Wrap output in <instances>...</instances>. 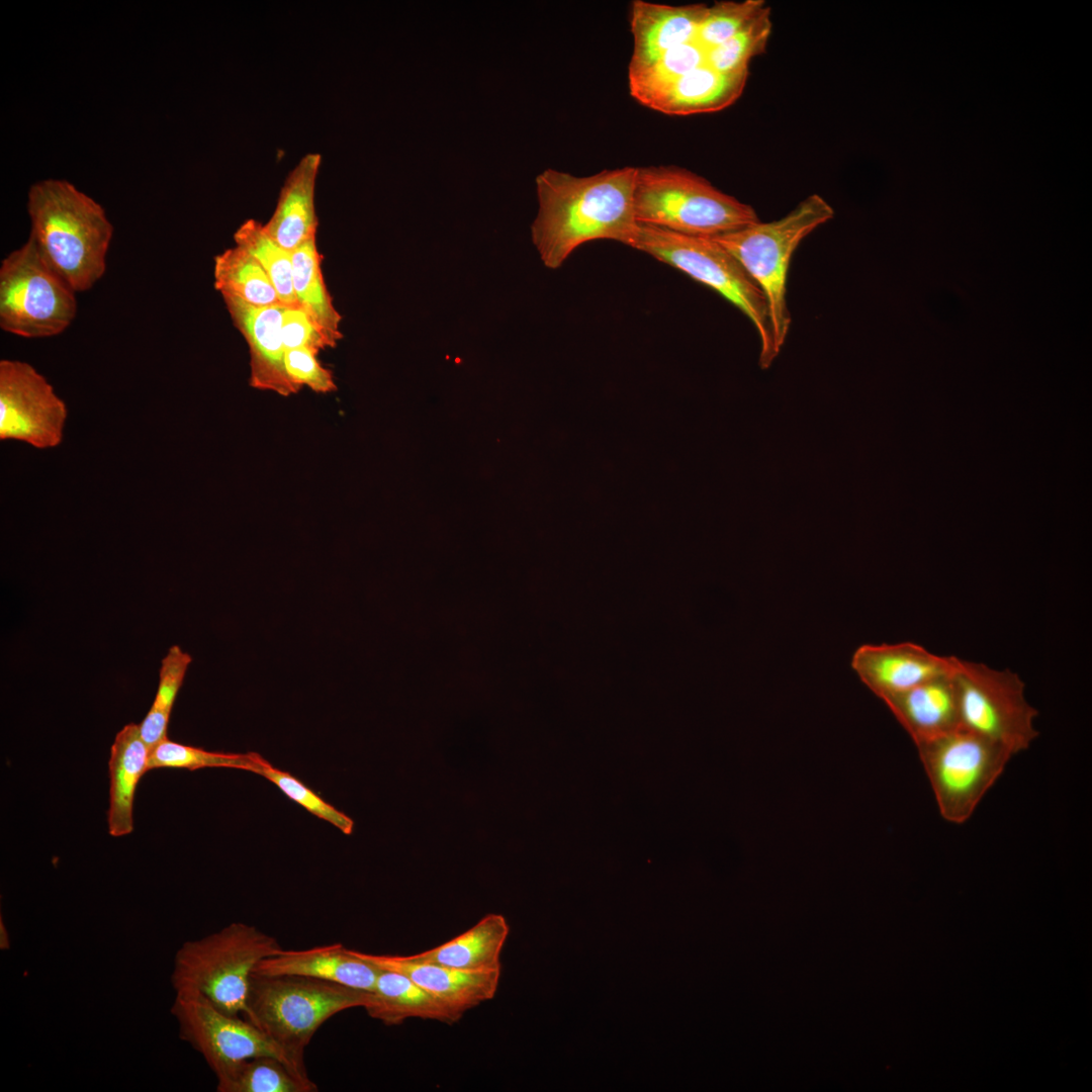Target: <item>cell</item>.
I'll use <instances>...</instances> for the list:
<instances>
[{
	"label": "cell",
	"mask_w": 1092,
	"mask_h": 1092,
	"mask_svg": "<svg viewBox=\"0 0 1092 1092\" xmlns=\"http://www.w3.org/2000/svg\"><path fill=\"white\" fill-rule=\"evenodd\" d=\"M637 167L577 177L546 169L536 177L539 211L532 240L544 265L559 268L580 245L613 240L632 248L639 229L634 190Z\"/></svg>",
	"instance_id": "6da1fadb"
},
{
	"label": "cell",
	"mask_w": 1092,
	"mask_h": 1092,
	"mask_svg": "<svg viewBox=\"0 0 1092 1092\" xmlns=\"http://www.w3.org/2000/svg\"><path fill=\"white\" fill-rule=\"evenodd\" d=\"M29 239L46 262L76 291L103 276L113 228L103 207L65 180L32 184L27 195Z\"/></svg>",
	"instance_id": "7a4b0ae2"
},
{
	"label": "cell",
	"mask_w": 1092,
	"mask_h": 1092,
	"mask_svg": "<svg viewBox=\"0 0 1092 1092\" xmlns=\"http://www.w3.org/2000/svg\"><path fill=\"white\" fill-rule=\"evenodd\" d=\"M371 992L293 975H252L245 1018L283 1053L291 1071L312 1082L304 1053L317 1029L337 1013L366 1008Z\"/></svg>",
	"instance_id": "3957f363"
},
{
	"label": "cell",
	"mask_w": 1092,
	"mask_h": 1092,
	"mask_svg": "<svg viewBox=\"0 0 1092 1092\" xmlns=\"http://www.w3.org/2000/svg\"><path fill=\"white\" fill-rule=\"evenodd\" d=\"M634 209L639 224L711 239L759 221L750 205L676 166L637 167Z\"/></svg>",
	"instance_id": "277c9868"
},
{
	"label": "cell",
	"mask_w": 1092,
	"mask_h": 1092,
	"mask_svg": "<svg viewBox=\"0 0 1092 1092\" xmlns=\"http://www.w3.org/2000/svg\"><path fill=\"white\" fill-rule=\"evenodd\" d=\"M281 949L273 936L234 922L182 943L174 957L171 983L175 992H197L219 1010L245 1017L255 967Z\"/></svg>",
	"instance_id": "5b68a950"
},
{
	"label": "cell",
	"mask_w": 1092,
	"mask_h": 1092,
	"mask_svg": "<svg viewBox=\"0 0 1092 1092\" xmlns=\"http://www.w3.org/2000/svg\"><path fill=\"white\" fill-rule=\"evenodd\" d=\"M833 216L831 205L820 195L812 194L778 220L757 221L713 238L737 260L762 291L778 353L792 322L787 303L791 258L804 238Z\"/></svg>",
	"instance_id": "8992f818"
},
{
	"label": "cell",
	"mask_w": 1092,
	"mask_h": 1092,
	"mask_svg": "<svg viewBox=\"0 0 1092 1092\" xmlns=\"http://www.w3.org/2000/svg\"><path fill=\"white\" fill-rule=\"evenodd\" d=\"M632 248L708 285L740 309L758 333L761 366L767 367L779 354L762 291L737 260L714 239L639 224Z\"/></svg>",
	"instance_id": "52a82bcc"
},
{
	"label": "cell",
	"mask_w": 1092,
	"mask_h": 1092,
	"mask_svg": "<svg viewBox=\"0 0 1092 1092\" xmlns=\"http://www.w3.org/2000/svg\"><path fill=\"white\" fill-rule=\"evenodd\" d=\"M941 817L970 819L1013 756L1002 745L959 727L916 744Z\"/></svg>",
	"instance_id": "ba28073f"
},
{
	"label": "cell",
	"mask_w": 1092,
	"mask_h": 1092,
	"mask_svg": "<svg viewBox=\"0 0 1092 1092\" xmlns=\"http://www.w3.org/2000/svg\"><path fill=\"white\" fill-rule=\"evenodd\" d=\"M76 291L28 240L0 267V327L24 338L63 333L77 313Z\"/></svg>",
	"instance_id": "9c48e42d"
},
{
	"label": "cell",
	"mask_w": 1092,
	"mask_h": 1092,
	"mask_svg": "<svg viewBox=\"0 0 1092 1092\" xmlns=\"http://www.w3.org/2000/svg\"><path fill=\"white\" fill-rule=\"evenodd\" d=\"M960 725L1005 747L1012 755L1038 736V712L1026 700L1017 673L953 658Z\"/></svg>",
	"instance_id": "30bf717a"
},
{
	"label": "cell",
	"mask_w": 1092,
	"mask_h": 1092,
	"mask_svg": "<svg viewBox=\"0 0 1092 1092\" xmlns=\"http://www.w3.org/2000/svg\"><path fill=\"white\" fill-rule=\"evenodd\" d=\"M171 1014L180 1038L203 1057L216 1077L261 1056L278 1058L289 1068L280 1049L254 1023L219 1010L197 992H175Z\"/></svg>",
	"instance_id": "8fae6325"
},
{
	"label": "cell",
	"mask_w": 1092,
	"mask_h": 1092,
	"mask_svg": "<svg viewBox=\"0 0 1092 1092\" xmlns=\"http://www.w3.org/2000/svg\"><path fill=\"white\" fill-rule=\"evenodd\" d=\"M65 402L30 364L0 361V439L22 441L38 449L63 440Z\"/></svg>",
	"instance_id": "7c38bea8"
},
{
	"label": "cell",
	"mask_w": 1092,
	"mask_h": 1092,
	"mask_svg": "<svg viewBox=\"0 0 1092 1092\" xmlns=\"http://www.w3.org/2000/svg\"><path fill=\"white\" fill-rule=\"evenodd\" d=\"M953 657L933 654L912 642L864 644L854 651L851 667L883 700L949 673Z\"/></svg>",
	"instance_id": "4fadbf2b"
},
{
	"label": "cell",
	"mask_w": 1092,
	"mask_h": 1092,
	"mask_svg": "<svg viewBox=\"0 0 1092 1092\" xmlns=\"http://www.w3.org/2000/svg\"><path fill=\"white\" fill-rule=\"evenodd\" d=\"M234 326L244 337L250 353L251 387L282 396L297 393L288 378L281 337L285 305L255 306L231 295H221Z\"/></svg>",
	"instance_id": "5bb4252c"
},
{
	"label": "cell",
	"mask_w": 1092,
	"mask_h": 1092,
	"mask_svg": "<svg viewBox=\"0 0 1092 1092\" xmlns=\"http://www.w3.org/2000/svg\"><path fill=\"white\" fill-rule=\"evenodd\" d=\"M354 952L379 968L408 977L461 1014L492 999L500 978V969L464 971L415 962L406 956H379L359 950H354Z\"/></svg>",
	"instance_id": "9a60e30c"
},
{
	"label": "cell",
	"mask_w": 1092,
	"mask_h": 1092,
	"mask_svg": "<svg viewBox=\"0 0 1092 1092\" xmlns=\"http://www.w3.org/2000/svg\"><path fill=\"white\" fill-rule=\"evenodd\" d=\"M380 968L360 958L341 943L300 950H284L268 957L255 967L259 976L293 975L373 991Z\"/></svg>",
	"instance_id": "2e32d148"
},
{
	"label": "cell",
	"mask_w": 1092,
	"mask_h": 1092,
	"mask_svg": "<svg viewBox=\"0 0 1092 1092\" xmlns=\"http://www.w3.org/2000/svg\"><path fill=\"white\" fill-rule=\"evenodd\" d=\"M707 7L706 4L633 1L630 28L634 47L629 69L644 66L675 47L696 41Z\"/></svg>",
	"instance_id": "e0dca14e"
},
{
	"label": "cell",
	"mask_w": 1092,
	"mask_h": 1092,
	"mask_svg": "<svg viewBox=\"0 0 1092 1092\" xmlns=\"http://www.w3.org/2000/svg\"><path fill=\"white\" fill-rule=\"evenodd\" d=\"M748 70L720 72L707 63L682 75L646 98L641 104L670 115H690L723 110L742 94Z\"/></svg>",
	"instance_id": "ac0fdd59"
},
{
	"label": "cell",
	"mask_w": 1092,
	"mask_h": 1092,
	"mask_svg": "<svg viewBox=\"0 0 1092 1092\" xmlns=\"http://www.w3.org/2000/svg\"><path fill=\"white\" fill-rule=\"evenodd\" d=\"M321 162L318 153H307L298 161L281 187L271 217L263 224L267 235L290 253L315 239L314 191Z\"/></svg>",
	"instance_id": "d6986e66"
},
{
	"label": "cell",
	"mask_w": 1092,
	"mask_h": 1092,
	"mask_svg": "<svg viewBox=\"0 0 1092 1092\" xmlns=\"http://www.w3.org/2000/svg\"><path fill=\"white\" fill-rule=\"evenodd\" d=\"M883 701L915 744L934 739L961 726L953 669Z\"/></svg>",
	"instance_id": "ffe728a7"
},
{
	"label": "cell",
	"mask_w": 1092,
	"mask_h": 1092,
	"mask_svg": "<svg viewBox=\"0 0 1092 1092\" xmlns=\"http://www.w3.org/2000/svg\"><path fill=\"white\" fill-rule=\"evenodd\" d=\"M150 748L140 724L129 723L116 734L110 750L108 832L119 837L133 831V803L142 777L149 770Z\"/></svg>",
	"instance_id": "44dd1931"
},
{
	"label": "cell",
	"mask_w": 1092,
	"mask_h": 1092,
	"mask_svg": "<svg viewBox=\"0 0 1092 1092\" xmlns=\"http://www.w3.org/2000/svg\"><path fill=\"white\" fill-rule=\"evenodd\" d=\"M365 1009L369 1016L387 1025L412 1017L453 1023L462 1016L408 977L382 968L371 991V1003Z\"/></svg>",
	"instance_id": "7402d4cb"
},
{
	"label": "cell",
	"mask_w": 1092,
	"mask_h": 1092,
	"mask_svg": "<svg viewBox=\"0 0 1092 1092\" xmlns=\"http://www.w3.org/2000/svg\"><path fill=\"white\" fill-rule=\"evenodd\" d=\"M508 934L509 925L504 916L488 914L451 940L406 957L415 962L464 971L500 969V953Z\"/></svg>",
	"instance_id": "603a6c76"
},
{
	"label": "cell",
	"mask_w": 1092,
	"mask_h": 1092,
	"mask_svg": "<svg viewBox=\"0 0 1092 1092\" xmlns=\"http://www.w3.org/2000/svg\"><path fill=\"white\" fill-rule=\"evenodd\" d=\"M292 285L298 306L306 313L332 348L343 338L342 316L336 309L325 283L322 256L315 239L291 253Z\"/></svg>",
	"instance_id": "cb8c5ba5"
},
{
	"label": "cell",
	"mask_w": 1092,
	"mask_h": 1092,
	"mask_svg": "<svg viewBox=\"0 0 1092 1092\" xmlns=\"http://www.w3.org/2000/svg\"><path fill=\"white\" fill-rule=\"evenodd\" d=\"M214 287L221 295L237 297L255 306L284 305L260 264L235 246L214 257Z\"/></svg>",
	"instance_id": "d4e9b609"
},
{
	"label": "cell",
	"mask_w": 1092,
	"mask_h": 1092,
	"mask_svg": "<svg viewBox=\"0 0 1092 1092\" xmlns=\"http://www.w3.org/2000/svg\"><path fill=\"white\" fill-rule=\"evenodd\" d=\"M218 1092H314L317 1086L292 1073L280 1059H247L216 1077Z\"/></svg>",
	"instance_id": "484cf974"
},
{
	"label": "cell",
	"mask_w": 1092,
	"mask_h": 1092,
	"mask_svg": "<svg viewBox=\"0 0 1092 1092\" xmlns=\"http://www.w3.org/2000/svg\"><path fill=\"white\" fill-rule=\"evenodd\" d=\"M236 246L248 252L264 269L285 306H298L292 285L291 253L279 246L255 219L244 221L234 234Z\"/></svg>",
	"instance_id": "4316f807"
},
{
	"label": "cell",
	"mask_w": 1092,
	"mask_h": 1092,
	"mask_svg": "<svg viewBox=\"0 0 1092 1092\" xmlns=\"http://www.w3.org/2000/svg\"><path fill=\"white\" fill-rule=\"evenodd\" d=\"M192 658L173 645L161 662L155 700L140 724L141 735L150 750L167 738L170 715Z\"/></svg>",
	"instance_id": "83f0119b"
},
{
	"label": "cell",
	"mask_w": 1092,
	"mask_h": 1092,
	"mask_svg": "<svg viewBox=\"0 0 1092 1092\" xmlns=\"http://www.w3.org/2000/svg\"><path fill=\"white\" fill-rule=\"evenodd\" d=\"M707 51L697 41L675 47L654 61L629 69V89L640 103L682 75L707 63Z\"/></svg>",
	"instance_id": "f1b7e54d"
},
{
	"label": "cell",
	"mask_w": 1092,
	"mask_h": 1092,
	"mask_svg": "<svg viewBox=\"0 0 1092 1092\" xmlns=\"http://www.w3.org/2000/svg\"><path fill=\"white\" fill-rule=\"evenodd\" d=\"M259 756L260 754L256 752L241 754L208 751L172 741L167 737L150 751L149 770L162 767L186 768L189 770L204 767H228L256 774Z\"/></svg>",
	"instance_id": "f546056e"
},
{
	"label": "cell",
	"mask_w": 1092,
	"mask_h": 1092,
	"mask_svg": "<svg viewBox=\"0 0 1092 1092\" xmlns=\"http://www.w3.org/2000/svg\"><path fill=\"white\" fill-rule=\"evenodd\" d=\"M771 27L770 8L766 6L729 39L709 49L707 64L725 73L748 70L751 59L764 51Z\"/></svg>",
	"instance_id": "4dcf8cb0"
},
{
	"label": "cell",
	"mask_w": 1092,
	"mask_h": 1092,
	"mask_svg": "<svg viewBox=\"0 0 1092 1092\" xmlns=\"http://www.w3.org/2000/svg\"><path fill=\"white\" fill-rule=\"evenodd\" d=\"M765 7L762 0L721 1L708 6L696 41L706 51L717 47L733 36Z\"/></svg>",
	"instance_id": "1f68e13d"
},
{
	"label": "cell",
	"mask_w": 1092,
	"mask_h": 1092,
	"mask_svg": "<svg viewBox=\"0 0 1092 1092\" xmlns=\"http://www.w3.org/2000/svg\"><path fill=\"white\" fill-rule=\"evenodd\" d=\"M256 774L263 776L269 782L277 786L290 800L303 807L309 813L331 823L345 834L352 833L354 822L349 816L326 802L297 778L273 766L261 755L258 759V769Z\"/></svg>",
	"instance_id": "d6a6232c"
},
{
	"label": "cell",
	"mask_w": 1092,
	"mask_h": 1092,
	"mask_svg": "<svg viewBox=\"0 0 1092 1092\" xmlns=\"http://www.w3.org/2000/svg\"><path fill=\"white\" fill-rule=\"evenodd\" d=\"M316 356L304 348L286 351L284 366L288 378L298 389L305 385L317 393L336 391L332 372L318 362Z\"/></svg>",
	"instance_id": "836d02e7"
},
{
	"label": "cell",
	"mask_w": 1092,
	"mask_h": 1092,
	"mask_svg": "<svg viewBox=\"0 0 1092 1092\" xmlns=\"http://www.w3.org/2000/svg\"><path fill=\"white\" fill-rule=\"evenodd\" d=\"M281 337L285 352L304 348L316 355L332 348L324 335L299 306H285L282 312Z\"/></svg>",
	"instance_id": "e575fe53"
},
{
	"label": "cell",
	"mask_w": 1092,
	"mask_h": 1092,
	"mask_svg": "<svg viewBox=\"0 0 1092 1092\" xmlns=\"http://www.w3.org/2000/svg\"><path fill=\"white\" fill-rule=\"evenodd\" d=\"M10 947V939L7 932L6 925L3 922L2 916L0 917V949L7 950Z\"/></svg>",
	"instance_id": "d590c367"
}]
</instances>
